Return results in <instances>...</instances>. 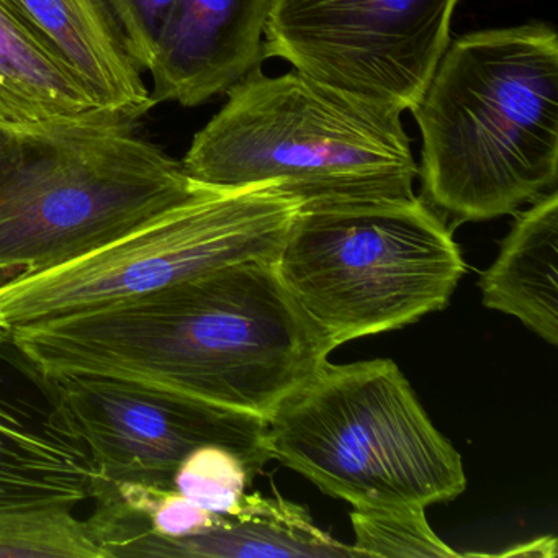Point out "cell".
<instances>
[{
	"label": "cell",
	"mask_w": 558,
	"mask_h": 558,
	"mask_svg": "<svg viewBox=\"0 0 558 558\" xmlns=\"http://www.w3.org/2000/svg\"><path fill=\"white\" fill-rule=\"evenodd\" d=\"M0 557L106 558L89 521L68 508L0 514Z\"/></svg>",
	"instance_id": "cell-16"
},
{
	"label": "cell",
	"mask_w": 558,
	"mask_h": 558,
	"mask_svg": "<svg viewBox=\"0 0 558 558\" xmlns=\"http://www.w3.org/2000/svg\"><path fill=\"white\" fill-rule=\"evenodd\" d=\"M361 558L316 527L312 515L295 502L260 493L244 495L240 511L220 515L204 534L168 538L142 525L113 548V558Z\"/></svg>",
	"instance_id": "cell-12"
},
{
	"label": "cell",
	"mask_w": 558,
	"mask_h": 558,
	"mask_svg": "<svg viewBox=\"0 0 558 558\" xmlns=\"http://www.w3.org/2000/svg\"><path fill=\"white\" fill-rule=\"evenodd\" d=\"M104 483L57 378L0 325V514L74 509L96 499Z\"/></svg>",
	"instance_id": "cell-10"
},
{
	"label": "cell",
	"mask_w": 558,
	"mask_h": 558,
	"mask_svg": "<svg viewBox=\"0 0 558 558\" xmlns=\"http://www.w3.org/2000/svg\"><path fill=\"white\" fill-rule=\"evenodd\" d=\"M104 488L125 511L145 519L151 534L161 537L184 538L204 534L220 518L195 505L174 488L129 482H106Z\"/></svg>",
	"instance_id": "cell-19"
},
{
	"label": "cell",
	"mask_w": 558,
	"mask_h": 558,
	"mask_svg": "<svg viewBox=\"0 0 558 558\" xmlns=\"http://www.w3.org/2000/svg\"><path fill=\"white\" fill-rule=\"evenodd\" d=\"M227 94L182 161L192 181L272 184L302 208L414 197L417 165L398 110L296 70L270 77L254 68Z\"/></svg>",
	"instance_id": "cell-4"
},
{
	"label": "cell",
	"mask_w": 558,
	"mask_h": 558,
	"mask_svg": "<svg viewBox=\"0 0 558 558\" xmlns=\"http://www.w3.org/2000/svg\"><path fill=\"white\" fill-rule=\"evenodd\" d=\"M302 204L277 185L201 191L77 259L0 283V325H41L202 274L276 259Z\"/></svg>",
	"instance_id": "cell-7"
},
{
	"label": "cell",
	"mask_w": 558,
	"mask_h": 558,
	"mask_svg": "<svg viewBox=\"0 0 558 558\" xmlns=\"http://www.w3.org/2000/svg\"><path fill=\"white\" fill-rule=\"evenodd\" d=\"M558 194L541 195L515 220L493 266L480 279L483 305L514 316L558 344Z\"/></svg>",
	"instance_id": "cell-14"
},
{
	"label": "cell",
	"mask_w": 558,
	"mask_h": 558,
	"mask_svg": "<svg viewBox=\"0 0 558 558\" xmlns=\"http://www.w3.org/2000/svg\"><path fill=\"white\" fill-rule=\"evenodd\" d=\"M274 260L221 267L14 336L50 377L120 378L267 421L336 349Z\"/></svg>",
	"instance_id": "cell-1"
},
{
	"label": "cell",
	"mask_w": 558,
	"mask_h": 558,
	"mask_svg": "<svg viewBox=\"0 0 558 558\" xmlns=\"http://www.w3.org/2000/svg\"><path fill=\"white\" fill-rule=\"evenodd\" d=\"M269 11L270 0H175L149 68L155 106H201L260 66Z\"/></svg>",
	"instance_id": "cell-11"
},
{
	"label": "cell",
	"mask_w": 558,
	"mask_h": 558,
	"mask_svg": "<svg viewBox=\"0 0 558 558\" xmlns=\"http://www.w3.org/2000/svg\"><path fill=\"white\" fill-rule=\"evenodd\" d=\"M126 53L140 71H149L162 27L175 0H104Z\"/></svg>",
	"instance_id": "cell-20"
},
{
	"label": "cell",
	"mask_w": 558,
	"mask_h": 558,
	"mask_svg": "<svg viewBox=\"0 0 558 558\" xmlns=\"http://www.w3.org/2000/svg\"><path fill=\"white\" fill-rule=\"evenodd\" d=\"M201 189L112 110L0 120V283L99 250Z\"/></svg>",
	"instance_id": "cell-3"
},
{
	"label": "cell",
	"mask_w": 558,
	"mask_h": 558,
	"mask_svg": "<svg viewBox=\"0 0 558 558\" xmlns=\"http://www.w3.org/2000/svg\"><path fill=\"white\" fill-rule=\"evenodd\" d=\"M253 473L228 447L207 444L192 450L175 470L172 488L218 515L240 511Z\"/></svg>",
	"instance_id": "cell-18"
},
{
	"label": "cell",
	"mask_w": 558,
	"mask_h": 558,
	"mask_svg": "<svg viewBox=\"0 0 558 558\" xmlns=\"http://www.w3.org/2000/svg\"><path fill=\"white\" fill-rule=\"evenodd\" d=\"M267 447L354 509H426L466 488L462 457L390 359L326 362L267 420Z\"/></svg>",
	"instance_id": "cell-5"
},
{
	"label": "cell",
	"mask_w": 558,
	"mask_h": 558,
	"mask_svg": "<svg viewBox=\"0 0 558 558\" xmlns=\"http://www.w3.org/2000/svg\"><path fill=\"white\" fill-rule=\"evenodd\" d=\"M104 109L47 41L0 0V120L38 122Z\"/></svg>",
	"instance_id": "cell-15"
},
{
	"label": "cell",
	"mask_w": 558,
	"mask_h": 558,
	"mask_svg": "<svg viewBox=\"0 0 558 558\" xmlns=\"http://www.w3.org/2000/svg\"><path fill=\"white\" fill-rule=\"evenodd\" d=\"M506 557H555L557 555V541L554 537H541L527 544L514 545L509 550H502Z\"/></svg>",
	"instance_id": "cell-21"
},
{
	"label": "cell",
	"mask_w": 558,
	"mask_h": 558,
	"mask_svg": "<svg viewBox=\"0 0 558 558\" xmlns=\"http://www.w3.org/2000/svg\"><path fill=\"white\" fill-rule=\"evenodd\" d=\"M104 107L138 120L155 107L104 0H9Z\"/></svg>",
	"instance_id": "cell-13"
},
{
	"label": "cell",
	"mask_w": 558,
	"mask_h": 558,
	"mask_svg": "<svg viewBox=\"0 0 558 558\" xmlns=\"http://www.w3.org/2000/svg\"><path fill=\"white\" fill-rule=\"evenodd\" d=\"M54 378L106 482L172 488L182 460L207 444L233 450L253 475L272 460L264 417L120 378Z\"/></svg>",
	"instance_id": "cell-9"
},
{
	"label": "cell",
	"mask_w": 558,
	"mask_h": 558,
	"mask_svg": "<svg viewBox=\"0 0 558 558\" xmlns=\"http://www.w3.org/2000/svg\"><path fill=\"white\" fill-rule=\"evenodd\" d=\"M459 0H270L264 58L326 86L407 112L444 51Z\"/></svg>",
	"instance_id": "cell-8"
},
{
	"label": "cell",
	"mask_w": 558,
	"mask_h": 558,
	"mask_svg": "<svg viewBox=\"0 0 558 558\" xmlns=\"http://www.w3.org/2000/svg\"><path fill=\"white\" fill-rule=\"evenodd\" d=\"M351 521L361 557H462L433 531L424 508L354 509Z\"/></svg>",
	"instance_id": "cell-17"
},
{
	"label": "cell",
	"mask_w": 558,
	"mask_h": 558,
	"mask_svg": "<svg viewBox=\"0 0 558 558\" xmlns=\"http://www.w3.org/2000/svg\"><path fill=\"white\" fill-rule=\"evenodd\" d=\"M411 112L429 204L456 223L512 214L557 185V34L527 24L450 40Z\"/></svg>",
	"instance_id": "cell-2"
},
{
	"label": "cell",
	"mask_w": 558,
	"mask_h": 558,
	"mask_svg": "<svg viewBox=\"0 0 558 558\" xmlns=\"http://www.w3.org/2000/svg\"><path fill=\"white\" fill-rule=\"evenodd\" d=\"M277 274L336 348L444 310L465 263L423 198L300 208Z\"/></svg>",
	"instance_id": "cell-6"
}]
</instances>
